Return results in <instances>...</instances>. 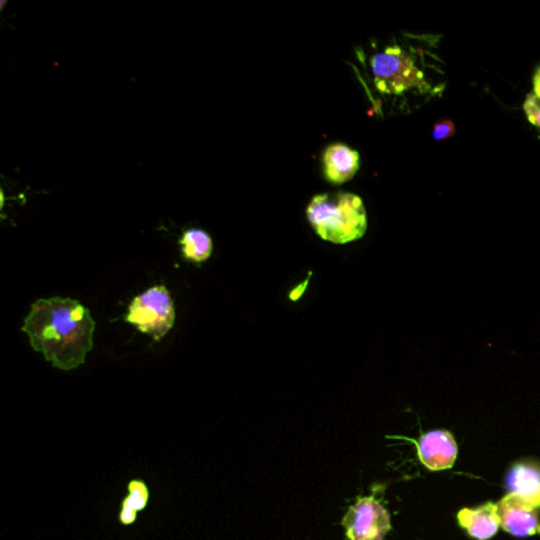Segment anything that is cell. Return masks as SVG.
I'll return each instance as SVG.
<instances>
[{
    "label": "cell",
    "mask_w": 540,
    "mask_h": 540,
    "mask_svg": "<svg viewBox=\"0 0 540 540\" xmlns=\"http://www.w3.org/2000/svg\"><path fill=\"white\" fill-rule=\"evenodd\" d=\"M94 330L91 311L70 298L35 301L23 325L32 349L62 371H72L86 362L94 346Z\"/></svg>",
    "instance_id": "1"
},
{
    "label": "cell",
    "mask_w": 540,
    "mask_h": 540,
    "mask_svg": "<svg viewBox=\"0 0 540 540\" xmlns=\"http://www.w3.org/2000/svg\"><path fill=\"white\" fill-rule=\"evenodd\" d=\"M308 219L322 240L347 244L362 238L368 229L362 198L346 192L316 195L308 206Z\"/></svg>",
    "instance_id": "2"
},
{
    "label": "cell",
    "mask_w": 540,
    "mask_h": 540,
    "mask_svg": "<svg viewBox=\"0 0 540 540\" xmlns=\"http://www.w3.org/2000/svg\"><path fill=\"white\" fill-rule=\"evenodd\" d=\"M374 84L384 94H404L412 89L425 88V75L411 54L401 48H387L371 59Z\"/></svg>",
    "instance_id": "3"
},
{
    "label": "cell",
    "mask_w": 540,
    "mask_h": 540,
    "mask_svg": "<svg viewBox=\"0 0 540 540\" xmlns=\"http://www.w3.org/2000/svg\"><path fill=\"white\" fill-rule=\"evenodd\" d=\"M175 305L167 287H151L134 298L127 311L126 322L138 331L160 341L175 325Z\"/></svg>",
    "instance_id": "4"
},
{
    "label": "cell",
    "mask_w": 540,
    "mask_h": 540,
    "mask_svg": "<svg viewBox=\"0 0 540 540\" xmlns=\"http://www.w3.org/2000/svg\"><path fill=\"white\" fill-rule=\"evenodd\" d=\"M349 540H384L390 531V515L374 498L357 499L343 518Z\"/></svg>",
    "instance_id": "5"
},
{
    "label": "cell",
    "mask_w": 540,
    "mask_h": 540,
    "mask_svg": "<svg viewBox=\"0 0 540 540\" xmlns=\"http://www.w3.org/2000/svg\"><path fill=\"white\" fill-rule=\"evenodd\" d=\"M502 529L515 537H528L540 534V521L536 509L528 506L515 495H507L498 504Z\"/></svg>",
    "instance_id": "6"
},
{
    "label": "cell",
    "mask_w": 540,
    "mask_h": 540,
    "mask_svg": "<svg viewBox=\"0 0 540 540\" xmlns=\"http://www.w3.org/2000/svg\"><path fill=\"white\" fill-rule=\"evenodd\" d=\"M457 455V442L447 431H431L420 438V461L431 471L452 468L453 463L457 460Z\"/></svg>",
    "instance_id": "7"
},
{
    "label": "cell",
    "mask_w": 540,
    "mask_h": 540,
    "mask_svg": "<svg viewBox=\"0 0 540 540\" xmlns=\"http://www.w3.org/2000/svg\"><path fill=\"white\" fill-rule=\"evenodd\" d=\"M360 168V156L355 149L335 143L328 146L324 153L325 178L333 184H344L357 175Z\"/></svg>",
    "instance_id": "8"
},
{
    "label": "cell",
    "mask_w": 540,
    "mask_h": 540,
    "mask_svg": "<svg viewBox=\"0 0 540 540\" xmlns=\"http://www.w3.org/2000/svg\"><path fill=\"white\" fill-rule=\"evenodd\" d=\"M510 495L517 496L533 509L540 507V466L534 463H518L510 469L507 477Z\"/></svg>",
    "instance_id": "9"
},
{
    "label": "cell",
    "mask_w": 540,
    "mask_h": 540,
    "mask_svg": "<svg viewBox=\"0 0 540 540\" xmlns=\"http://www.w3.org/2000/svg\"><path fill=\"white\" fill-rule=\"evenodd\" d=\"M458 521L469 536L477 540H488L498 533L501 526L498 504H483L477 509H463L458 514Z\"/></svg>",
    "instance_id": "10"
},
{
    "label": "cell",
    "mask_w": 540,
    "mask_h": 540,
    "mask_svg": "<svg viewBox=\"0 0 540 540\" xmlns=\"http://www.w3.org/2000/svg\"><path fill=\"white\" fill-rule=\"evenodd\" d=\"M148 501V485L143 480H132L129 483V495L122 501L121 514H119L122 525H134L138 512L148 506Z\"/></svg>",
    "instance_id": "11"
},
{
    "label": "cell",
    "mask_w": 540,
    "mask_h": 540,
    "mask_svg": "<svg viewBox=\"0 0 540 540\" xmlns=\"http://www.w3.org/2000/svg\"><path fill=\"white\" fill-rule=\"evenodd\" d=\"M181 246H183L184 257L195 263L206 262L213 254L211 236L200 229H191L184 232L183 238H181Z\"/></svg>",
    "instance_id": "12"
},
{
    "label": "cell",
    "mask_w": 540,
    "mask_h": 540,
    "mask_svg": "<svg viewBox=\"0 0 540 540\" xmlns=\"http://www.w3.org/2000/svg\"><path fill=\"white\" fill-rule=\"evenodd\" d=\"M523 110H525L526 118L528 121L533 124V126L539 127L540 129V99L534 94H529L526 97L525 105H523Z\"/></svg>",
    "instance_id": "13"
},
{
    "label": "cell",
    "mask_w": 540,
    "mask_h": 540,
    "mask_svg": "<svg viewBox=\"0 0 540 540\" xmlns=\"http://www.w3.org/2000/svg\"><path fill=\"white\" fill-rule=\"evenodd\" d=\"M455 135V124L449 119L445 121L438 122L436 126L433 127V138L436 141L447 140V138H452Z\"/></svg>",
    "instance_id": "14"
},
{
    "label": "cell",
    "mask_w": 540,
    "mask_h": 540,
    "mask_svg": "<svg viewBox=\"0 0 540 540\" xmlns=\"http://www.w3.org/2000/svg\"><path fill=\"white\" fill-rule=\"evenodd\" d=\"M534 96L540 99V67L536 70V75H534Z\"/></svg>",
    "instance_id": "15"
}]
</instances>
